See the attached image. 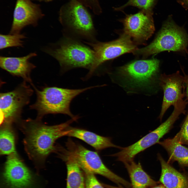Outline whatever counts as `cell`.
I'll list each match as a JSON object with an SVG mask.
<instances>
[{
	"mask_svg": "<svg viewBox=\"0 0 188 188\" xmlns=\"http://www.w3.org/2000/svg\"><path fill=\"white\" fill-rule=\"evenodd\" d=\"M79 117L77 116L65 123L52 126L45 125L37 118L22 121L20 127L25 136L24 145L29 158L37 164L43 163L48 155L55 151L56 141L67 136L70 131V124Z\"/></svg>",
	"mask_w": 188,
	"mask_h": 188,
	"instance_id": "6da1fadb",
	"label": "cell"
},
{
	"mask_svg": "<svg viewBox=\"0 0 188 188\" xmlns=\"http://www.w3.org/2000/svg\"><path fill=\"white\" fill-rule=\"evenodd\" d=\"M43 50L58 62L62 72L77 68L89 70L94 60L93 49L69 37L46 46Z\"/></svg>",
	"mask_w": 188,
	"mask_h": 188,
	"instance_id": "7a4b0ae2",
	"label": "cell"
},
{
	"mask_svg": "<svg viewBox=\"0 0 188 188\" xmlns=\"http://www.w3.org/2000/svg\"><path fill=\"white\" fill-rule=\"evenodd\" d=\"M32 86L37 96L35 103L30 106V108L37 112V119H41L49 114H62L72 118L74 116L70 109L72 100L81 93L99 85L79 89H69L56 87H46L41 90Z\"/></svg>",
	"mask_w": 188,
	"mask_h": 188,
	"instance_id": "3957f363",
	"label": "cell"
},
{
	"mask_svg": "<svg viewBox=\"0 0 188 188\" xmlns=\"http://www.w3.org/2000/svg\"><path fill=\"white\" fill-rule=\"evenodd\" d=\"M188 46V34L186 31L169 17L150 44L144 48H137L133 53L144 58L164 51L187 53Z\"/></svg>",
	"mask_w": 188,
	"mask_h": 188,
	"instance_id": "277c9868",
	"label": "cell"
},
{
	"mask_svg": "<svg viewBox=\"0 0 188 188\" xmlns=\"http://www.w3.org/2000/svg\"><path fill=\"white\" fill-rule=\"evenodd\" d=\"M66 145V149H58V154L72 158L84 172L99 174L117 184L127 187L130 186L128 182L113 173L105 166L97 152L89 150L71 139H69Z\"/></svg>",
	"mask_w": 188,
	"mask_h": 188,
	"instance_id": "5b68a950",
	"label": "cell"
},
{
	"mask_svg": "<svg viewBox=\"0 0 188 188\" xmlns=\"http://www.w3.org/2000/svg\"><path fill=\"white\" fill-rule=\"evenodd\" d=\"M84 5L77 0H70L62 7L59 20L74 35L94 41L95 29L91 17Z\"/></svg>",
	"mask_w": 188,
	"mask_h": 188,
	"instance_id": "8992f818",
	"label": "cell"
},
{
	"mask_svg": "<svg viewBox=\"0 0 188 188\" xmlns=\"http://www.w3.org/2000/svg\"><path fill=\"white\" fill-rule=\"evenodd\" d=\"M33 91L24 81L12 91L0 93L1 124L19 121L23 109L29 103Z\"/></svg>",
	"mask_w": 188,
	"mask_h": 188,
	"instance_id": "52a82bcc",
	"label": "cell"
},
{
	"mask_svg": "<svg viewBox=\"0 0 188 188\" xmlns=\"http://www.w3.org/2000/svg\"><path fill=\"white\" fill-rule=\"evenodd\" d=\"M92 48L95 58L93 64L86 75L90 78L100 65L108 60L125 53L133 52L137 49L136 44L131 37L124 33L117 39L107 42H87Z\"/></svg>",
	"mask_w": 188,
	"mask_h": 188,
	"instance_id": "ba28073f",
	"label": "cell"
},
{
	"mask_svg": "<svg viewBox=\"0 0 188 188\" xmlns=\"http://www.w3.org/2000/svg\"><path fill=\"white\" fill-rule=\"evenodd\" d=\"M157 59L136 60L119 67L117 74L130 86L143 87L149 85L158 72Z\"/></svg>",
	"mask_w": 188,
	"mask_h": 188,
	"instance_id": "9c48e42d",
	"label": "cell"
},
{
	"mask_svg": "<svg viewBox=\"0 0 188 188\" xmlns=\"http://www.w3.org/2000/svg\"><path fill=\"white\" fill-rule=\"evenodd\" d=\"M152 15V11L141 10L135 14L127 15L121 20L124 33L132 38L135 44L144 43L155 30Z\"/></svg>",
	"mask_w": 188,
	"mask_h": 188,
	"instance_id": "30bf717a",
	"label": "cell"
},
{
	"mask_svg": "<svg viewBox=\"0 0 188 188\" xmlns=\"http://www.w3.org/2000/svg\"><path fill=\"white\" fill-rule=\"evenodd\" d=\"M3 176L9 188H30L33 182L31 172L16 152L8 155Z\"/></svg>",
	"mask_w": 188,
	"mask_h": 188,
	"instance_id": "8fae6325",
	"label": "cell"
},
{
	"mask_svg": "<svg viewBox=\"0 0 188 188\" xmlns=\"http://www.w3.org/2000/svg\"><path fill=\"white\" fill-rule=\"evenodd\" d=\"M173 126L172 122L167 120L156 129L150 132L134 143L122 148L119 152L111 155L117 157V160L123 163L133 160L135 156L153 145L158 143L167 133Z\"/></svg>",
	"mask_w": 188,
	"mask_h": 188,
	"instance_id": "7c38bea8",
	"label": "cell"
},
{
	"mask_svg": "<svg viewBox=\"0 0 188 188\" xmlns=\"http://www.w3.org/2000/svg\"><path fill=\"white\" fill-rule=\"evenodd\" d=\"M43 15L38 5L30 0H17L9 34L20 33L26 26H36Z\"/></svg>",
	"mask_w": 188,
	"mask_h": 188,
	"instance_id": "4fadbf2b",
	"label": "cell"
},
{
	"mask_svg": "<svg viewBox=\"0 0 188 188\" xmlns=\"http://www.w3.org/2000/svg\"><path fill=\"white\" fill-rule=\"evenodd\" d=\"M160 84L163 90L164 96L159 118L161 120L166 111L172 105H174L183 99L185 78L178 72L171 75L162 74Z\"/></svg>",
	"mask_w": 188,
	"mask_h": 188,
	"instance_id": "5bb4252c",
	"label": "cell"
},
{
	"mask_svg": "<svg viewBox=\"0 0 188 188\" xmlns=\"http://www.w3.org/2000/svg\"><path fill=\"white\" fill-rule=\"evenodd\" d=\"M37 55L35 52H32L20 57L1 56L0 66L13 75L21 77L24 81L31 84L30 74L36 66L30 60Z\"/></svg>",
	"mask_w": 188,
	"mask_h": 188,
	"instance_id": "9a60e30c",
	"label": "cell"
},
{
	"mask_svg": "<svg viewBox=\"0 0 188 188\" xmlns=\"http://www.w3.org/2000/svg\"><path fill=\"white\" fill-rule=\"evenodd\" d=\"M70 131L67 136L80 139L93 147L100 150L109 147L121 149V147L113 144L110 138L98 135L84 129L69 127Z\"/></svg>",
	"mask_w": 188,
	"mask_h": 188,
	"instance_id": "2e32d148",
	"label": "cell"
},
{
	"mask_svg": "<svg viewBox=\"0 0 188 188\" xmlns=\"http://www.w3.org/2000/svg\"><path fill=\"white\" fill-rule=\"evenodd\" d=\"M161 173L160 181L166 188H188V180L171 166L158 154Z\"/></svg>",
	"mask_w": 188,
	"mask_h": 188,
	"instance_id": "e0dca14e",
	"label": "cell"
},
{
	"mask_svg": "<svg viewBox=\"0 0 188 188\" xmlns=\"http://www.w3.org/2000/svg\"><path fill=\"white\" fill-rule=\"evenodd\" d=\"M158 143L167 151L169 156L168 162L177 161L183 166L188 167V148L181 145L176 135Z\"/></svg>",
	"mask_w": 188,
	"mask_h": 188,
	"instance_id": "ac0fdd59",
	"label": "cell"
},
{
	"mask_svg": "<svg viewBox=\"0 0 188 188\" xmlns=\"http://www.w3.org/2000/svg\"><path fill=\"white\" fill-rule=\"evenodd\" d=\"M131 179L132 188H148L155 185V182L143 169L140 163L133 160L123 163Z\"/></svg>",
	"mask_w": 188,
	"mask_h": 188,
	"instance_id": "d6986e66",
	"label": "cell"
},
{
	"mask_svg": "<svg viewBox=\"0 0 188 188\" xmlns=\"http://www.w3.org/2000/svg\"><path fill=\"white\" fill-rule=\"evenodd\" d=\"M60 157L66 162L67 169L66 188H85L83 170L72 158L62 156Z\"/></svg>",
	"mask_w": 188,
	"mask_h": 188,
	"instance_id": "ffe728a7",
	"label": "cell"
},
{
	"mask_svg": "<svg viewBox=\"0 0 188 188\" xmlns=\"http://www.w3.org/2000/svg\"><path fill=\"white\" fill-rule=\"evenodd\" d=\"M1 124L0 133V155H8L16 152L15 134L12 124L5 123Z\"/></svg>",
	"mask_w": 188,
	"mask_h": 188,
	"instance_id": "44dd1931",
	"label": "cell"
},
{
	"mask_svg": "<svg viewBox=\"0 0 188 188\" xmlns=\"http://www.w3.org/2000/svg\"><path fill=\"white\" fill-rule=\"evenodd\" d=\"M26 37L24 34L0 35V49L2 50L10 47H23L22 39Z\"/></svg>",
	"mask_w": 188,
	"mask_h": 188,
	"instance_id": "7402d4cb",
	"label": "cell"
},
{
	"mask_svg": "<svg viewBox=\"0 0 188 188\" xmlns=\"http://www.w3.org/2000/svg\"><path fill=\"white\" fill-rule=\"evenodd\" d=\"M157 0H129L125 4L116 10H121L126 7L132 6L137 7L141 10L152 11V9Z\"/></svg>",
	"mask_w": 188,
	"mask_h": 188,
	"instance_id": "603a6c76",
	"label": "cell"
},
{
	"mask_svg": "<svg viewBox=\"0 0 188 188\" xmlns=\"http://www.w3.org/2000/svg\"><path fill=\"white\" fill-rule=\"evenodd\" d=\"M85 174V188H104L94 175V174L84 172Z\"/></svg>",
	"mask_w": 188,
	"mask_h": 188,
	"instance_id": "cb8c5ba5",
	"label": "cell"
},
{
	"mask_svg": "<svg viewBox=\"0 0 188 188\" xmlns=\"http://www.w3.org/2000/svg\"><path fill=\"white\" fill-rule=\"evenodd\" d=\"M176 135L181 144L188 145V114L180 131Z\"/></svg>",
	"mask_w": 188,
	"mask_h": 188,
	"instance_id": "d4e9b609",
	"label": "cell"
},
{
	"mask_svg": "<svg viewBox=\"0 0 188 188\" xmlns=\"http://www.w3.org/2000/svg\"><path fill=\"white\" fill-rule=\"evenodd\" d=\"M85 7L90 8L95 14L102 12V9L98 0H77Z\"/></svg>",
	"mask_w": 188,
	"mask_h": 188,
	"instance_id": "484cf974",
	"label": "cell"
},
{
	"mask_svg": "<svg viewBox=\"0 0 188 188\" xmlns=\"http://www.w3.org/2000/svg\"><path fill=\"white\" fill-rule=\"evenodd\" d=\"M178 2L185 8L188 9V0H177Z\"/></svg>",
	"mask_w": 188,
	"mask_h": 188,
	"instance_id": "4316f807",
	"label": "cell"
},
{
	"mask_svg": "<svg viewBox=\"0 0 188 188\" xmlns=\"http://www.w3.org/2000/svg\"><path fill=\"white\" fill-rule=\"evenodd\" d=\"M186 86H187V87H186V93H187V95L188 99V76L187 77V78L186 79Z\"/></svg>",
	"mask_w": 188,
	"mask_h": 188,
	"instance_id": "83f0119b",
	"label": "cell"
},
{
	"mask_svg": "<svg viewBox=\"0 0 188 188\" xmlns=\"http://www.w3.org/2000/svg\"><path fill=\"white\" fill-rule=\"evenodd\" d=\"M150 188H166L164 186L162 185H160L158 186L152 187Z\"/></svg>",
	"mask_w": 188,
	"mask_h": 188,
	"instance_id": "f1b7e54d",
	"label": "cell"
}]
</instances>
